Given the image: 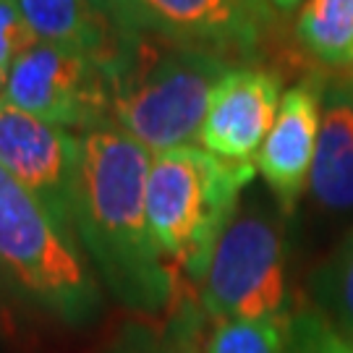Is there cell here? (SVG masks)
I'll use <instances>...</instances> for the list:
<instances>
[{
    "label": "cell",
    "mask_w": 353,
    "mask_h": 353,
    "mask_svg": "<svg viewBox=\"0 0 353 353\" xmlns=\"http://www.w3.org/2000/svg\"><path fill=\"white\" fill-rule=\"evenodd\" d=\"M312 293L330 325L353 341V228L314 272Z\"/></svg>",
    "instance_id": "14"
},
{
    "label": "cell",
    "mask_w": 353,
    "mask_h": 353,
    "mask_svg": "<svg viewBox=\"0 0 353 353\" xmlns=\"http://www.w3.org/2000/svg\"><path fill=\"white\" fill-rule=\"evenodd\" d=\"M6 100L65 131H89L110 115V84L84 50L39 42L26 48L6 76Z\"/></svg>",
    "instance_id": "7"
},
{
    "label": "cell",
    "mask_w": 353,
    "mask_h": 353,
    "mask_svg": "<svg viewBox=\"0 0 353 353\" xmlns=\"http://www.w3.org/2000/svg\"><path fill=\"white\" fill-rule=\"evenodd\" d=\"M283 74L270 65H233L214 87L199 141L233 163H252L275 123Z\"/></svg>",
    "instance_id": "9"
},
{
    "label": "cell",
    "mask_w": 353,
    "mask_h": 353,
    "mask_svg": "<svg viewBox=\"0 0 353 353\" xmlns=\"http://www.w3.org/2000/svg\"><path fill=\"white\" fill-rule=\"evenodd\" d=\"M293 34L316 65L353 71V0H306Z\"/></svg>",
    "instance_id": "13"
},
{
    "label": "cell",
    "mask_w": 353,
    "mask_h": 353,
    "mask_svg": "<svg viewBox=\"0 0 353 353\" xmlns=\"http://www.w3.org/2000/svg\"><path fill=\"white\" fill-rule=\"evenodd\" d=\"M348 81H351V87H353V71H348Z\"/></svg>",
    "instance_id": "20"
},
{
    "label": "cell",
    "mask_w": 353,
    "mask_h": 353,
    "mask_svg": "<svg viewBox=\"0 0 353 353\" xmlns=\"http://www.w3.org/2000/svg\"><path fill=\"white\" fill-rule=\"evenodd\" d=\"M254 173V163L223 160L202 147L152 154L144 210L152 241L165 259L202 280Z\"/></svg>",
    "instance_id": "3"
},
{
    "label": "cell",
    "mask_w": 353,
    "mask_h": 353,
    "mask_svg": "<svg viewBox=\"0 0 353 353\" xmlns=\"http://www.w3.org/2000/svg\"><path fill=\"white\" fill-rule=\"evenodd\" d=\"M152 152L113 121L79 134L74 228L115 299L139 312H160L176 290L147 225Z\"/></svg>",
    "instance_id": "1"
},
{
    "label": "cell",
    "mask_w": 353,
    "mask_h": 353,
    "mask_svg": "<svg viewBox=\"0 0 353 353\" xmlns=\"http://www.w3.org/2000/svg\"><path fill=\"white\" fill-rule=\"evenodd\" d=\"M6 97V76H0V100Z\"/></svg>",
    "instance_id": "19"
},
{
    "label": "cell",
    "mask_w": 353,
    "mask_h": 353,
    "mask_svg": "<svg viewBox=\"0 0 353 353\" xmlns=\"http://www.w3.org/2000/svg\"><path fill=\"white\" fill-rule=\"evenodd\" d=\"M285 353H353V341L332 327L316 306H306L290 314Z\"/></svg>",
    "instance_id": "16"
},
{
    "label": "cell",
    "mask_w": 353,
    "mask_h": 353,
    "mask_svg": "<svg viewBox=\"0 0 353 353\" xmlns=\"http://www.w3.org/2000/svg\"><path fill=\"white\" fill-rule=\"evenodd\" d=\"M267 3H270V6H272V8H275L280 16H285V13L296 11V8L301 6L303 0H267Z\"/></svg>",
    "instance_id": "18"
},
{
    "label": "cell",
    "mask_w": 353,
    "mask_h": 353,
    "mask_svg": "<svg viewBox=\"0 0 353 353\" xmlns=\"http://www.w3.org/2000/svg\"><path fill=\"white\" fill-rule=\"evenodd\" d=\"M32 37L89 52L100 65L108 63L118 26L110 0H16Z\"/></svg>",
    "instance_id": "12"
},
{
    "label": "cell",
    "mask_w": 353,
    "mask_h": 353,
    "mask_svg": "<svg viewBox=\"0 0 353 353\" xmlns=\"http://www.w3.org/2000/svg\"><path fill=\"white\" fill-rule=\"evenodd\" d=\"M225 58L150 34L121 32L102 71L110 84L113 123L152 154L199 139Z\"/></svg>",
    "instance_id": "2"
},
{
    "label": "cell",
    "mask_w": 353,
    "mask_h": 353,
    "mask_svg": "<svg viewBox=\"0 0 353 353\" xmlns=\"http://www.w3.org/2000/svg\"><path fill=\"white\" fill-rule=\"evenodd\" d=\"M0 267L48 312L81 325L100 309V285L37 196L0 168Z\"/></svg>",
    "instance_id": "4"
},
{
    "label": "cell",
    "mask_w": 353,
    "mask_h": 353,
    "mask_svg": "<svg viewBox=\"0 0 353 353\" xmlns=\"http://www.w3.org/2000/svg\"><path fill=\"white\" fill-rule=\"evenodd\" d=\"M110 16L126 34L191 45L233 65L278 68L283 26L267 0H110Z\"/></svg>",
    "instance_id": "5"
},
{
    "label": "cell",
    "mask_w": 353,
    "mask_h": 353,
    "mask_svg": "<svg viewBox=\"0 0 353 353\" xmlns=\"http://www.w3.org/2000/svg\"><path fill=\"white\" fill-rule=\"evenodd\" d=\"M34 42L16 0H0V76H8L16 58Z\"/></svg>",
    "instance_id": "17"
},
{
    "label": "cell",
    "mask_w": 353,
    "mask_h": 353,
    "mask_svg": "<svg viewBox=\"0 0 353 353\" xmlns=\"http://www.w3.org/2000/svg\"><path fill=\"white\" fill-rule=\"evenodd\" d=\"M309 189L322 210L332 214L353 212V87L348 74L332 81L325 79Z\"/></svg>",
    "instance_id": "11"
},
{
    "label": "cell",
    "mask_w": 353,
    "mask_h": 353,
    "mask_svg": "<svg viewBox=\"0 0 353 353\" xmlns=\"http://www.w3.org/2000/svg\"><path fill=\"white\" fill-rule=\"evenodd\" d=\"M288 319L290 314L217 322L207 353H285Z\"/></svg>",
    "instance_id": "15"
},
{
    "label": "cell",
    "mask_w": 353,
    "mask_h": 353,
    "mask_svg": "<svg viewBox=\"0 0 353 353\" xmlns=\"http://www.w3.org/2000/svg\"><path fill=\"white\" fill-rule=\"evenodd\" d=\"M202 306L214 322L285 312V233L275 212L239 207L217 239L202 278Z\"/></svg>",
    "instance_id": "6"
},
{
    "label": "cell",
    "mask_w": 353,
    "mask_h": 353,
    "mask_svg": "<svg viewBox=\"0 0 353 353\" xmlns=\"http://www.w3.org/2000/svg\"><path fill=\"white\" fill-rule=\"evenodd\" d=\"M325 79L327 76L319 68H312L299 84L283 92L275 123L256 154V170L283 212H293L309 183L322 121Z\"/></svg>",
    "instance_id": "10"
},
{
    "label": "cell",
    "mask_w": 353,
    "mask_h": 353,
    "mask_svg": "<svg viewBox=\"0 0 353 353\" xmlns=\"http://www.w3.org/2000/svg\"><path fill=\"white\" fill-rule=\"evenodd\" d=\"M79 137L0 100V168L76 236L74 183Z\"/></svg>",
    "instance_id": "8"
}]
</instances>
